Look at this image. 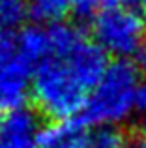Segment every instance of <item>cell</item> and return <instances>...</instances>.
<instances>
[{"label":"cell","instance_id":"6da1fadb","mask_svg":"<svg viewBox=\"0 0 146 148\" xmlns=\"http://www.w3.org/2000/svg\"><path fill=\"white\" fill-rule=\"evenodd\" d=\"M139 68L128 58L111 62L99 83L88 94L86 105L81 112L84 126H116L139 111L141 92Z\"/></svg>","mask_w":146,"mask_h":148},{"label":"cell","instance_id":"7a4b0ae2","mask_svg":"<svg viewBox=\"0 0 146 148\" xmlns=\"http://www.w3.org/2000/svg\"><path fill=\"white\" fill-rule=\"evenodd\" d=\"M30 92L36 109L53 122L77 118L90 94L62 56H49L34 68Z\"/></svg>","mask_w":146,"mask_h":148},{"label":"cell","instance_id":"3957f363","mask_svg":"<svg viewBox=\"0 0 146 148\" xmlns=\"http://www.w3.org/2000/svg\"><path fill=\"white\" fill-rule=\"evenodd\" d=\"M92 34L96 43L113 56L131 58L144 51V19L133 8L103 10L98 17H94Z\"/></svg>","mask_w":146,"mask_h":148},{"label":"cell","instance_id":"277c9868","mask_svg":"<svg viewBox=\"0 0 146 148\" xmlns=\"http://www.w3.org/2000/svg\"><path fill=\"white\" fill-rule=\"evenodd\" d=\"M34 66L19 53L15 36L0 32V109H17L25 105L32 88Z\"/></svg>","mask_w":146,"mask_h":148},{"label":"cell","instance_id":"5b68a950","mask_svg":"<svg viewBox=\"0 0 146 148\" xmlns=\"http://www.w3.org/2000/svg\"><path fill=\"white\" fill-rule=\"evenodd\" d=\"M66 58V62L73 68L81 81L86 84V88L92 92V88L99 83L103 73L109 68L107 53L99 47L96 41H90L86 38H81L66 54H60Z\"/></svg>","mask_w":146,"mask_h":148},{"label":"cell","instance_id":"8992f818","mask_svg":"<svg viewBox=\"0 0 146 148\" xmlns=\"http://www.w3.org/2000/svg\"><path fill=\"white\" fill-rule=\"evenodd\" d=\"M38 114L28 107L11 109L0 126V148H34L40 139Z\"/></svg>","mask_w":146,"mask_h":148},{"label":"cell","instance_id":"52a82bcc","mask_svg":"<svg viewBox=\"0 0 146 148\" xmlns=\"http://www.w3.org/2000/svg\"><path fill=\"white\" fill-rule=\"evenodd\" d=\"M40 148H90L88 146V135H84V124L81 118L64 120V122H53L41 127Z\"/></svg>","mask_w":146,"mask_h":148},{"label":"cell","instance_id":"ba28073f","mask_svg":"<svg viewBox=\"0 0 146 148\" xmlns=\"http://www.w3.org/2000/svg\"><path fill=\"white\" fill-rule=\"evenodd\" d=\"M17 40V49L30 64L36 68L40 62H43L45 58L51 56L53 45H51V34H49L47 25H30L19 32V36H15Z\"/></svg>","mask_w":146,"mask_h":148},{"label":"cell","instance_id":"9c48e42d","mask_svg":"<svg viewBox=\"0 0 146 148\" xmlns=\"http://www.w3.org/2000/svg\"><path fill=\"white\" fill-rule=\"evenodd\" d=\"M26 10L40 25H55L71 11V0H26Z\"/></svg>","mask_w":146,"mask_h":148},{"label":"cell","instance_id":"30bf717a","mask_svg":"<svg viewBox=\"0 0 146 148\" xmlns=\"http://www.w3.org/2000/svg\"><path fill=\"white\" fill-rule=\"evenodd\" d=\"M88 146L90 148H128L129 143L126 135L114 126L96 127L88 135Z\"/></svg>","mask_w":146,"mask_h":148},{"label":"cell","instance_id":"8fae6325","mask_svg":"<svg viewBox=\"0 0 146 148\" xmlns=\"http://www.w3.org/2000/svg\"><path fill=\"white\" fill-rule=\"evenodd\" d=\"M26 15V0H0V25L17 26Z\"/></svg>","mask_w":146,"mask_h":148},{"label":"cell","instance_id":"7c38bea8","mask_svg":"<svg viewBox=\"0 0 146 148\" xmlns=\"http://www.w3.org/2000/svg\"><path fill=\"white\" fill-rule=\"evenodd\" d=\"M101 8V0H71V11L79 19H90Z\"/></svg>","mask_w":146,"mask_h":148},{"label":"cell","instance_id":"4fadbf2b","mask_svg":"<svg viewBox=\"0 0 146 148\" xmlns=\"http://www.w3.org/2000/svg\"><path fill=\"white\" fill-rule=\"evenodd\" d=\"M137 0H101L103 10H128L133 8Z\"/></svg>","mask_w":146,"mask_h":148},{"label":"cell","instance_id":"5bb4252c","mask_svg":"<svg viewBox=\"0 0 146 148\" xmlns=\"http://www.w3.org/2000/svg\"><path fill=\"white\" fill-rule=\"evenodd\" d=\"M139 148H146V127L143 130V133H141V137H139V145H137Z\"/></svg>","mask_w":146,"mask_h":148},{"label":"cell","instance_id":"9a60e30c","mask_svg":"<svg viewBox=\"0 0 146 148\" xmlns=\"http://www.w3.org/2000/svg\"><path fill=\"white\" fill-rule=\"evenodd\" d=\"M141 6H143V11H144V17H146V0H141Z\"/></svg>","mask_w":146,"mask_h":148},{"label":"cell","instance_id":"2e32d148","mask_svg":"<svg viewBox=\"0 0 146 148\" xmlns=\"http://www.w3.org/2000/svg\"><path fill=\"white\" fill-rule=\"evenodd\" d=\"M2 120H4V116H2V109H0V126H2Z\"/></svg>","mask_w":146,"mask_h":148},{"label":"cell","instance_id":"e0dca14e","mask_svg":"<svg viewBox=\"0 0 146 148\" xmlns=\"http://www.w3.org/2000/svg\"><path fill=\"white\" fill-rule=\"evenodd\" d=\"M128 148H139V146H131V145H129V146H128Z\"/></svg>","mask_w":146,"mask_h":148}]
</instances>
